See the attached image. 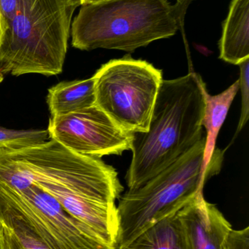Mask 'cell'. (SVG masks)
<instances>
[{"mask_svg": "<svg viewBox=\"0 0 249 249\" xmlns=\"http://www.w3.org/2000/svg\"><path fill=\"white\" fill-rule=\"evenodd\" d=\"M206 86L197 72L162 80L146 133L134 135L129 189L143 184L190 151L205 135L203 121Z\"/></svg>", "mask_w": 249, "mask_h": 249, "instance_id": "6da1fadb", "label": "cell"}, {"mask_svg": "<svg viewBox=\"0 0 249 249\" xmlns=\"http://www.w3.org/2000/svg\"><path fill=\"white\" fill-rule=\"evenodd\" d=\"M193 0H111L80 5L71 24L72 45L81 51L134 52L183 29Z\"/></svg>", "mask_w": 249, "mask_h": 249, "instance_id": "7a4b0ae2", "label": "cell"}, {"mask_svg": "<svg viewBox=\"0 0 249 249\" xmlns=\"http://www.w3.org/2000/svg\"><path fill=\"white\" fill-rule=\"evenodd\" d=\"M79 0H19L0 42V71L57 75L63 70Z\"/></svg>", "mask_w": 249, "mask_h": 249, "instance_id": "3957f363", "label": "cell"}, {"mask_svg": "<svg viewBox=\"0 0 249 249\" xmlns=\"http://www.w3.org/2000/svg\"><path fill=\"white\" fill-rule=\"evenodd\" d=\"M61 206L77 203L116 206L124 187L115 168L101 158L79 155L51 139L20 149H1Z\"/></svg>", "mask_w": 249, "mask_h": 249, "instance_id": "277c9868", "label": "cell"}, {"mask_svg": "<svg viewBox=\"0 0 249 249\" xmlns=\"http://www.w3.org/2000/svg\"><path fill=\"white\" fill-rule=\"evenodd\" d=\"M205 143L206 136L168 168L120 196L117 249H126L145 230L178 213L203 191Z\"/></svg>", "mask_w": 249, "mask_h": 249, "instance_id": "5b68a950", "label": "cell"}, {"mask_svg": "<svg viewBox=\"0 0 249 249\" xmlns=\"http://www.w3.org/2000/svg\"><path fill=\"white\" fill-rule=\"evenodd\" d=\"M95 105L127 133H146L163 77L162 71L130 55L103 64L93 75Z\"/></svg>", "mask_w": 249, "mask_h": 249, "instance_id": "8992f818", "label": "cell"}, {"mask_svg": "<svg viewBox=\"0 0 249 249\" xmlns=\"http://www.w3.org/2000/svg\"><path fill=\"white\" fill-rule=\"evenodd\" d=\"M47 130L50 139L69 150L96 158L121 155L131 150L134 135L117 127L96 105L63 116L51 117Z\"/></svg>", "mask_w": 249, "mask_h": 249, "instance_id": "52a82bcc", "label": "cell"}, {"mask_svg": "<svg viewBox=\"0 0 249 249\" xmlns=\"http://www.w3.org/2000/svg\"><path fill=\"white\" fill-rule=\"evenodd\" d=\"M16 193L50 249H117L103 242L38 184L33 183L26 190Z\"/></svg>", "mask_w": 249, "mask_h": 249, "instance_id": "ba28073f", "label": "cell"}, {"mask_svg": "<svg viewBox=\"0 0 249 249\" xmlns=\"http://www.w3.org/2000/svg\"><path fill=\"white\" fill-rule=\"evenodd\" d=\"M178 215L188 249H224L232 226L216 206L206 201L203 191Z\"/></svg>", "mask_w": 249, "mask_h": 249, "instance_id": "9c48e42d", "label": "cell"}, {"mask_svg": "<svg viewBox=\"0 0 249 249\" xmlns=\"http://www.w3.org/2000/svg\"><path fill=\"white\" fill-rule=\"evenodd\" d=\"M3 249H50L22 206L15 190L0 183Z\"/></svg>", "mask_w": 249, "mask_h": 249, "instance_id": "30bf717a", "label": "cell"}, {"mask_svg": "<svg viewBox=\"0 0 249 249\" xmlns=\"http://www.w3.org/2000/svg\"><path fill=\"white\" fill-rule=\"evenodd\" d=\"M238 90V80L222 93L215 96L209 93L206 85L203 87L205 108L202 124L206 130L202 168V177L204 181L220 170L223 154L216 149V139Z\"/></svg>", "mask_w": 249, "mask_h": 249, "instance_id": "8fae6325", "label": "cell"}, {"mask_svg": "<svg viewBox=\"0 0 249 249\" xmlns=\"http://www.w3.org/2000/svg\"><path fill=\"white\" fill-rule=\"evenodd\" d=\"M219 58L238 65L249 58V0H232L222 24Z\"/></svg>", "mask_w": 249, "mask_h": 249, "instance_id": "7c38bea8", "label": "cell"}, {"mask_svg": "<svg viewBox=\"0 0 249 249\" xmlns=\"http://www.w3.org/2000/svg\"><path fill=\"white\" fill-rule=\"evenodd\" d=\"M51 117L63 116L95 105V79L61 82L48 89Z\"/></svg>", "mask_w": 249, "mask_h": 249, "instance_id": "4fadbf2b", "label": "cell"}, {"mask_svg": "<svg viewBox=\"0 0 249 249\" xmlns=\"http://www.w3.org/2000/svg\"><path fill=\"white\" fill-rule=\"evenodd\" d=\"M126 249H188L178 213L145 230Z\"/></svg>", "mask_w": 249, "mask_h": 249, "instance_id": "5bb4252c", "label": "cell"}, {"mask_svg": "<svg viewBox=\"0 0 249 249\" xmlns=\"http://www.w3.org/2000/svg\"><path fill=\"white\" fill-rule=\"evenodd\" d=\"M48 130H12L0 126V149H20L49 139Z\"/></svg>", "mask_w": 249, "mask_h": 249, "instance_id": "9a60e30c", "label": "cell"}, {"mask_svg": "<svg viewBox=\"0 0 249 249\" xmlns=\"http://www.w3.org/2000/svg\"><path fill=\"white\" fill-rule=\"evenodd\" d=\"M240 67L239 90L241 91V111L237 134L241 131L249 118V58L238 64Z\"/></svg>", "mask_w": 249, "mask_h": 249, "instance_id": "2e32d148", "label": "cell"}, {"mask_svg": "<svg viewBox=\"0 0 249 249\" xmlns=\"http://www.w3.org/2000/svg\"><path fill=\"white\" fill-rule=\"evenodd\" d=\"M224 249H249V228L230 231L224 246Z\"/></svg>", "mask_w": 249, "mask_h": 249, "instance_id": "e0dca14e", "label": "cell"}, {"mask_svg": "<svg viewBox=\"0 0 249 249\" xmlns=\"http://www.w3.org/2000/svg\"><path fill=\"white\" fill-rule=\"evenodd\" d=\"M111 1V0H79L80 5L87 4H96V3L103 2V1Z\"/></svg>", "mask_w": 249, "mask_h": 249, "instance_id": "ac0fdd59", "label": "cell"}, {"mask_svg": "<svg viewBox=\"0 0 249 249\" xmlns=\"http://www.w3.org/2000/svg\"><path fill=\"white\" fill-rule=\"evenodd\" d=\"M3 228L4 225L0 219V249H3Z\"/></svg>", "mask_w": 249, "mask_h": 249, "instance_id": "d6986e66", "label": "cell"}, {"mask_svg": "<svg viewBox=\"0 0 249 249\" xmlns=\"http://www.w3.org/2000/svg\"><path fill=\"white\" fill-rule=\"evenodd\" d=\"M2 36V20H1V12H0V42Z\"/></svg>", "mask_w": 249, "mask_h": 249, "instance_id": "ffe728a7", "label": "cell"}, {"mask_svg": "<svg viewBox=\"0 0 249 249\" xmlns=\"http://www.w3.org/2000/svg\"><path fill=\"white\" fill-rule=\"evenodd\" d=\"M3 78H4V74L0 71V83L2 81Z\"/></svg>", "mask_w": 249, "mask_h": 249, "instance_id": "44dd1931", "label": "cell"}]
</instances>
